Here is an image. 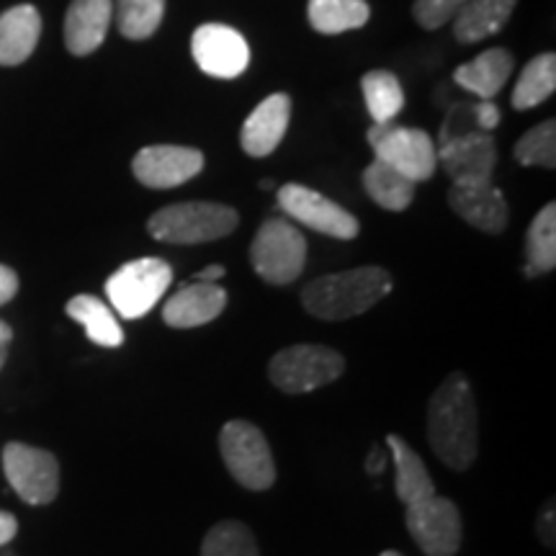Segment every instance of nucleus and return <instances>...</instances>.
<instances>
[{"label":"nucleus","instance_id":"obj_11","mask_svg":"<svg viewBox=\"0 0 556 556\" xmlns=\"http://www.w3.org/2000/svg\"><path fill=\"white\" fill-rule=\"evenodd\" d=\"M407 528L426 556H454L462 546V516L446 497L430 495L407 505Z\"/></svg>","mask_w":556,"mask_h":556},{"label":"nucleus","instance_id":"obj_15","mask_svg":"<svg viewBox=\"0 0 556 556\" xmlns=\"http://www.w3.org/2000/svg\"><path fill=\"white\" fill-rule=\"evenodd\" d=\"M227 307V291L219 283H186L178 289L163 307L165 325L176 330L201 328V325L217 319Z\"/></svg>","mask_w":556,"mask_h":556},{"label":"nucleus","instance_id":"obj_27","mask_svg":"<svg viewBox=\"0 0 556 556\" xmlns=\"http://www.w3.org/2000/svg\"><path fill=\"white\" fill-rule=\"evenodd\" d=\"M556 90V58L554 52L533 58L520 73V78L513 88V109L526 111L544 103Z\"/></svg>","mask_w":556,"mask_h":556},{"label":"nucleus","instance_id":"obj_2","mask_svg":"<svg viewBox=\"0 0 556 556\" xmlns=\"http://www.w3.org/2000/svg\"><path fill=\"white\" fill-rule=\"evenodd\" d=\"M392 291V276L379 266H364L317 278L304 287L302 302L312 317L348 319L364 315Z\"/></svg>","mask_w":556,"mask_h":556},{"label":"nucleus","instance_id":"obj_19","mask_svg":"<svg viewBox=\"0 0 556 556\" xmlns=\"http://www.w3.org/2000/svg\"><path fill=\"white\" fill-rule=\"evenodd\" d=\"M41 37V16L34 5H13L0 16V65L13 67L31 58Z\"/></svg>","mask_w":556,"mask_h":556},{"label":"nucleus","instance_id":"obj_37","mask_svg":"<svg viewBox=\"0 0 556 556\" xmlns=\"http://www.w3.org/2000/svg\"><path fill=\"white\" fill-rule=\"evenodd\" d=\"M384 454H381L379 448H374L371 451V456H368V464H366V469L371 471V475H381V471H384Z\"/></svg>","mask_w":556,"mask_h":556},{"label":"nucleus","instance_id":"obj_28","mask_svg":"<svg viewBox=\"0 0 556 556\" xmlns=\"http://www.w3.org/2000/svg\"><path fill=\"white\" fill-rule=\"evenodd\" d=\"M526 276L548 274L556 266V206L546 204L531 222L526 238Z\"/></svg>","mask_w":556,"mask_h":556},{"label":"nucleus","instance_id":"obj_14","mask_svg":"<svg viewBox=\"0 0 556 556\" xmlns=\"http://www.w3.org/2000/svg\"><path fill=\"white\" fill-rule=\"evenodd\" d=\"M438 165L454 184H490L497 165L495 137L482 131L438 144Z\"/></svg>","mask_w":556,"mask_h":556},{"label":"nucleus","instance_id":"obj_16","mask_svg":"<svg viewBox=\"0 0 556 556\" xmlns=\"http://www.w3.org/2000/svg\"><path fill=\"white\" fill-rule=\"evenodd\" d=\"M448 204L464 222L486 235H500L507 227V201L497 186L490 184H454Z\"/></svg>","mask_w":556,"mask_h":556},{"label":"nucleus","instance_id":"obj_20","mask_svg":"<svg viewBox=\"0 0 556 556\" xmlns=\"http://www.w3.org/2000/svg\"><path fill=\"white\" fill-rule=\"evenodd\" d=\"M513 73V54L507 50H486L467 65L456 67L454 80L479 101H492Z\"/></svg>","mask_w":556,"mask_h":556},{"label":"nucleus","instance_id":"obj_24","mask_svg":"<svg viewBox=\"0 0 556 556\" xmlns=\"http://www.w3.org/2000/svg\"><path fill=\"white\" fill-rule=\"evenodd\" d=\"M364 189L368 197L374 199V204H379L381 208H389V212H405V208L413 204L417 184L407 176H402L400 170H394L392 165L374 160V163L364 170Z\"/></svg>","mask_w":556,"mask_h":556},{"label":"nucleus","instance_id":"obj_9","mask_svg":"<svg viewBox=\"0 0 556 556\" xmlns=\"http://www.w3.org/2000/svg\"><path fill=\"white\" fill-rule=\"evenodd\" d=\"M3 469L16 495L29 505H47L60 492V464L50 451L26 443H9L3 448Z\"/></svg>","mask_w":556,"mask_h":556},{"label":"nucleus","instance_id":"obj_17","mask_svg":"<svg viewBox=\"0 0 556 556\" xmlns=\"http://www.w3.org/2000/svg\"><path fill=\"white\" fill-rule=\"evenodd\" d=\"M291 119V99L287 93H274L258 103V109L242 124V150L253 157H266L281 144Z\"/></svg>","mask_w":556,"mask_h":556},{"label":"nucleus","instance_id":"obj_23","mask_svg":"<svg viewBox=\"0 0 556 556\" xmlns=\"http://www.w3.org/2000/svg\"><path fill=\"white\" fill-rule=\"evenodd\" d=\"M67 315L86 328V336L101 348H119L124 343V330L99 296L80 294L67 302Z\"/></svg>","mask_w":556,"mask_h":556},{"label":"nucleus","instance_id":"obj_25","mask_svg":"<svg viewBox=\"0 0 556 556\" xmlns=\"http://www.w3.org/2000/svg\"><path fill=\"white\" fill-rule=\"evenodd\" d=\"M361 88H364L366 109L374 124L394 122L402 114V109H405V90H402L397 75L389 73V70H371V73H366L364 80H361Z\"/></svg>","mask_w":556,"mask_h":556},{"label":"nucleus","instance_id":"obj_33","mask_svg":"<svg viewBox=\"0 0 556 556\" xmlns=\"http://www.w3.org/2000/svg\"><path fill=\"white\" fill-rule=\"evenodd\" d=\"M467 0H415V21L422 29H441L462 11Z\"/></svg>","mask_w":556,"mask_h":556},{"label":"nucleus","instance_id":"obj_7","mask_svg":"<svg viewBox=\"0 0 556 556\" xmlns=\"http://www.w3.org/2000/svg\"><path fill=\"white\" fill-rule=\"evenodd\" d=\"M368 144L381 163L392 165L402 176L422 184L438 168V148L428 131L387 122L368 129Z\"/></svg>","mask_w":556,"mask_h":556},{"label":"nucleus","instance_id":"obj_38","mask_svg":"<svg viewBox=\"0 0 556 556\" xmlns=\"http://www.w3.org/2000/svg\"><path fill=\"white\" fill-rule=\"evenodd\" d=\"M222 276H225V268H222V266H208V268H204V270H201V274L197 276V281L217 283Z\"/></svg>","mask_w":556,"mask_h":556},{"label":"nucleus","instance_id":"obj_30","mask_svg":"<svg viewBox=\"0 0 556 556\" xmlns=\"http://www.w3.org/2000/svg\"><path fill=\"white\" fill-rule=\"evenodd\" d=\"M163 16L165 0H116V26L127 39H150Z\"/></svg>","mask_w":556,"mask_h":556},{"label":"nucleus","instance_id":"obj_21","mask_svg":"<svg viewBox=\"0 0 556 556\" xmlns=\"http://www.w3.org/2000/svg\"><path fill=\"white\" fill-rule=\"evenodd\" d=\"M518 0H467L454 16V37L475 45L497 34L510 21Z\"/></svg>","mask_w":556,"mask_h":556},{"label":"nucleus","instance_id":"obj_6","mask_svg":"<svg viewBox=\"0 0 556 556\" xmlns=\"http://www.w3.org/2000/svg\"><path fill=\"white\" fill-rule=\"evenodd\" d=\"M345 361L328 345H291L270 358L268 377L287 394H307L343 374Z\"/></svg>","mask_w":556,"mask_h":556},{"label":"nucleus","instance_id":"obj_32","mask_svg":"<svg viewBox=\"0 0 556 556\" xmlns=\"http://www.w3.org/2000/svg\"><path fill=\"white\" fill-rule=\"evenodd\" d=\"M516 160L520 165H539V168H556V124L548 119L531 131H526L516 144Z\"/></svg>","mask_w":556,"mask_h":556},{"label":"nucleus","instance_id":"obj_13","mask_svg":"<svg viewBox=\"0 0 556 556\" xmlns=\"http://www.w3.org/2000/svg\"><path fill=\"white\" fill-rule=\"evenodd\" d=\"M204 168V155L193 148L176 144H152L139 150L131 160V173L148 189H176L197 178Z\"/></svg>","mask_w":556,"mask_h":556},{"label":"nucleus","instance_id":"obj_34","mask_svg":"<svg viewBox=\"0 0 556 556\" xmlns=\"http://www.w3.org/2000/svg\"><path fill=\"white\" fill-rule=\"evenodd\" d=\"M16 291H18L16 270L9 266H0V307H3V304H9L11 299L16 296Z\"/></svg>","mask_w":556,"mask_h":556},{"label":"nucleus","instance_id":"obj_10","mask_svg":"<svg viewBox=\"0 0 556 556\" xmlns=\"http://www.w3.org/2000/svg\"><path fill=\"white\" fill-rule=\"evenodd\" d=\"M278 206L299 225L315 229L336 240H353L361 232L358 219L343 206L302 184H287L278 189Z\"/></svg>","mask_w":556,"mask_h":556},{"label":"nucleus","instance_id":"obj_5","mask_svg":"<svg viewBox=\"0 0 556 556\" xmlns=\"http://www.w3.org/2000/svg\"><path fill=\"white\" fill-rule=\"evenodd\" d=\"M173 283V268L163 258L129 261L106 281L109 302L124 319H139L155 307Z\"/></svg>","mask_w":556,"mask_h":556},{"label":"nucleus","instance_id":"obj_3","mask_svg":"<svg viewBox=\"0 0 556 556\" xmlns=\"http://www.w3.org/2000/svg\"><path fill=\"white\" fill-rule=\"evenodd\" d=\"M238 227V212L214 201H184L155 212L148 222V232L170 245H201L227 238Z\"/></svg>","mask_w":556,"mask_h":556},{"label":"nucleus","instance_id":"obj_4","mask_svg":"<svg viewBox=\"0 0 556 556\" xmlns=\"http://www.w3.org/2000/svg\"><path fill=\"white\" fill-rule=\"evenodd\" d=\"M307 261V240L287 219H266L250 245V263L255 274L274 287L296 281Z\"/></svg>","mask_w":556,"mask_h":556},{"label":"nucleus","instance_id":"obj_36","mask_svg":"<svg viewBox=\"0 0 556 556\" xmlns=\"http://www.w3.org/2000/svg\"><path fill=\"white\" fill-rule=\"evenodd\" d=\"M11 340H13V330L9 325L0 319V368H3L5 358H9V348H11Z\"/></svg>","mask_w":556,"mask_h":556},{"label":"nucleus","instance_id":"obj_12","mask_svg":"<svg viewBox=\"0 0 556 556\" xmlns=\"http://www.w3.org/2000/svg\"><path fill=\"white\" fill-rule=\"evenodd\" d=\"M191 54L206 75L232 80L250 65V47L240 31L225 24H204L193 31Z\"/></svg>","mask_w":556,"mask_h":556},{"label":"nucleus","instance_id":"obj_22","mask_svg":"<svg viewBox=\"0 0 556 556\" xmlns=\"http://www.w3.org/2000/svg\"><path fill=\"white\" fill-rule=\"evenodd\" d=\"M387 446L392 448L394 467H397V475H394V486H397L400 503L415 505V503H420V500L435 495L433 479H430L422 458L415 454V448L409 446L407 441H402L400 435H389Z\"/></svg>","mask_w":556,"mask_h":556},{"label":"nucleus","instance_id":"obj_1","mask_svg":"<svg viewBox=\"0 0 556 556\" xmlns=\"http://www.w3.org/2000/svg\"><path fill=\"white\" fill-rule=\"evenodd\" d=\"M428 438L435 456L456 471L477 458V402L464 374H451L428 405Z\"/></svg>","mask_w":556,"mask_h":556},{"label":"nucleus","instance_id":"obj_18","mask_svg":"<svg viewBox=\"0 0 556 556\" xmlns=\"http://www.w3.org/2000/svg\"><path fill=\"white\" fill-rule=\"evenodd\" d=\"M114 16L111 0H73L65 16V47L75 58L96 52L106 39Z\"/></svg>","mask_w":556,"mask_h":556},{"label":"nucleus","instance_id":"obj_26","mask_svg":"<svg viewBox=\"0 0 556 556\" xmlns=\"http://www.w3.org/2000/svg\"><path fill=\"white\" fill-rule=\"evenodd\" d=\"M309 24L319 34H343L361 29L368 21L366 0H309Z\"/></svg>","mask_w":556,"mask_h":556},{"label":"nucleus","instance_id":"obj_29","mask_svg":"<svg viewBox=\"0 0 556 556\" xmlns=\"http://www.w3.org/2000/svg\"><path fill=\"white\" fill-rule=\"evenodd\" d=\"M500 124V109L492 101H475V103H456L451 106L446 122L441 127V144L451 139H462L469 135H490Z\"/></svg>","mask_w":556,"mask_h":556},{"label":"nucleus","instance_id":"obj_35","mask_svg":"<svg viewBox=\"0 0 556 556\" xmlns=\"http://www.w3.org/2000/svg\"><path fill=\"white\" fill-rule=\"evenodd\" d=\"M16 531H18L16 518H13L11 513L0 510V546L9 544V541H11L13 536H16Z\"/></svg>","mask_w":556,"mask_h":556},{"label":"nucleus","instance_id":"obj_40","mask_svg":"<svg viewBox=\"0 0 556 556\" xmlns=\"http://www.w3.org/2000/svg\"><path fill=\"white\" fill-rule=\"evenodd\" d=\"M379 556H402V554H397V552H384V554H379Z\"/></svg>","mask_w":556,"mask_h":556},{"label":"nucleus","instance_id":"obj_39","mask_svg":"<svg viewBox=\"0 0 556 556\" xmlns=\"http://www.w3.org/2000/svg\"><path fill=\"white\" fill-rule=\"evenodd\" d=\"M261 189H266V191H268V189H274V180H268V178H266V180H263V184H261Z\"/></svg>","mask_w":556,"mask_h":556},{"label":"nucleus","instance_id":"obj_31","mask_svg":"<svg viewBox=\"0 0 556 556\" xmlns=\"http://www.w3.org/2000/svg\"><path fill=\"white\" fill-rule=\"evenodd\" d=\"M201 556H258L253 531L238 520H225L206 533Z\"/></svg>","mask_w":556,"mask_h":556},{"label":"nucleus","instance_id":"obj_8","mask_svg":"<svg viewBox=\"0 0 556 556\" xmlns=\"http://www.w3.org/2000/svg\"><path fill=\"white\" fill-rule=\"evenodd\" d=\"M222 458H225L229 475L248 490H268L276 482L274 454L266 435L248 420H232L222 428L219 435Z\"/></svg>","mask_w":556,"mask_h":556}]
</instances>
